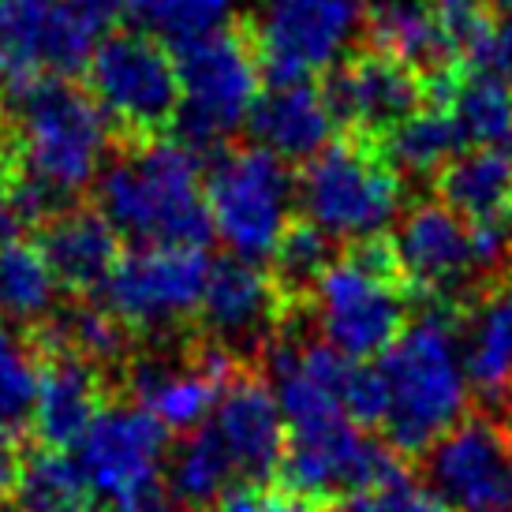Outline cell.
I'll return each mask as SVG.
<instances>
[{
    "label": "cell",
    "instance_id": "obj_1",
    "mask_svg": "<svg viewBox=\"0 0 512 512\" xmlns=\"http://www.w3.org/2000/svg\"><path fill=\"white\" fill-rule=\"evenodd\" d=\"M378 378L385 393L382 430L393 453H430L464 423L471 382L449 303L430 307L382 352Z\"/></svg>",
    "mask_w": 512,
    "mask_h": 512
},
{
    "label": "cell",
    "instance_id": "obj_2",
    "mask_svg": "<svg viewBox=\"0 0 512 512\" xmlns=\"http://www.w3.org/2000/svg\"><path fill=\"white\" fill-rule=\"evenodd\" d=\"M98 214L143 247H206L214 236L199 157L180 143L135 139L98 176Z\"/></svg>",
    "mask_w": 512,
    "mask_h": 512
},
{
    "label": "cell",
    "instance_id": "obj_3",
    "mask_svg": "<svg viewBox=\"0 0 512 512\" xmlns=\"http://www.w3.org/2000/svg\"><path fill=\"white\" fill-rule=\"evenodd\" d=\"M12 120V176L30 180L57 202H68L90 187L105 169L113 124L68 79H38L4 98Z\"/></svg>",
    "mask_w": 512,
    "mask_h": 512
},
{
    "label": "cell",
    "instance_id": "obj_4",
    "mask_svg": "<svg viewBox=\"0 0 512 512\" xmlns=\"http://www.w3.org/2000/svg\"><path fill=\"white\" fill-rule=\"evenodd\" d=\"M314 326L333 352L367 363L408 329V296L389 240L356 243L311 292Z\"/></svg>",
    "mask_w": 512,
    "mask_h": 512
},
{
    "label": "cell",
    "instance_id": "obj_5",
    "mask_svg": "<svg viewBox=\"0 0 512 512\" xmlns=\"http://www.w3.org/2000/svg\"><path fill=\"white\" fill-rule=\"evenodd\" d=\"M400 176L367 139L333 143L307 161L296 184L303 221L314 225L329 243H370L400 217Z\"/></svg>",
    "mask_w": 512,
    "mask_h": 512
},
{
    "label": "cell",
    "instance_id": "obj_6",
    "mask_svg": "<svg viewBox=\"0 0 512 512\" xmlns=\"http://www.w3.org/2000/svg\"><path fill=\"white\" fill-rule=\"evenodd\" d=\"M176 75H180V109L176 131L180 146L199 157L206 150H225V143L251 120L258 101L255 45L240 30H217L210 38L187 42L176 49Z\"/></svg>",
    "mask_w": 512,
    "mask_h": 512
},
{
    "label": "cell",
    "instance_id": "obj_7",
    "mask_svg": "<svg viewBox=\"0 0 512 512\" xmlns=\"http://www.w3.org/2000/svg\"><path fill=\"white\" fill-rule=\"evenodd\" d=\"M202 187L214 236L225 240L232 258L255 266L266 262L296 225V180L288 176L285 161L258 146L221 150L210 161Z\"/></svg>",
    "mask_w": 512,
    "mask_h": 512
},
{
    "label": "cell",
    "instance_id": "obj_8",
    "mask_svg": "<svg viewBox=\"0 0 512 512\" xmlns=\"http://www.w3.org/2000/svg\"><path fill=\"white\" fill-rule=\"evenodd\" d=\"M367 23L363 0H262L251 45L270 86L333 75Z\"/></svg>",
    "mask_w": 512,
    "mask_h": 512
},
{
    "label": "cell",
    "instance_id": "obj_9",
    "mask_svg": "<svg viewBox=\"0 0 512 512\" xmlns=\"http://www.w3.org/2000/svg\"><path fill=\"white\" fill-rule=\"evenodd\" d=\"M86 83L109 124L135 139H150L169 128L180 109L176 57H169V49L150 34L120 30L98 42L86 64Z\"/></svg>",
    "mask_w": 512,
    "mask_h": 512
},
{
    "label": "cell",
    "instance_id": "obj_10",
    "mask_svg": "<svg viewBox=\"0 0 512 512\" xmlns=\"http://www.w3.org/2000/svg\"><path fill=\"white\" fill-rule=\"evenodd\" d=\"M98 38L72 0H0V94L83 72Z\"/></svg>",
    "mask_w": 512,
    "mask_h": 512
},
{
    "label": "cell",
    "instance_id": "obj_11",
    "mask_svg": "<svg viewBox=\"0 0 512 512\" xmlns=\"http://www.w3.org/2000/svg\"><path fill=\"white\" fill-rule=\"evenodd\" d=\"M210 266L199 247H139L120 258L101 296L128 329L165 333L199 314Z\"/></svg>",
    "mask_w": 512,
    "mask_h": 512
},
{
    "label": "cell",
    "instance_id": "obj_12",
    "mask_svg": "<svg viewBox=\"0 0 512 512\" xmlns=\"http://www.w3.org/2000/svg\"><path fill=\"white\" fill-rule=\"evenodd\" d=\"M285 490L299 498H348L367 486H378L400 471L397 453L374 441L348 415L326 419L303 430H288L285 445Z\"/></svg>",
    "mask_w": 512,
    "mask_h": 512
},
{
    "label": "cell",
    "instance_id": "obj_13",
    "mask_svg": "<svg viewBox=\"0 0 512 512\" xmlns=\"http://www.w3.org/2000/svg\"><path fill=\"white\" fill-rule=\"evenodd\" d=\"M169 430L139 404H109L75 441L72 460L83 475L90 498L120 501L154 490V479L165 464Z\"/></svg>",
    "mask_w": 512,
    "mask_h": 512
},
{
    "label": "cell",
    "instance_id": "obj_14",
    "mask_svg": "<svg viewBox=\"0 0 512 512\" xmlns=\"http://www.w3.org/2000/svg\"><path fill=\"white\" fill-rule=\"evenodd\" d=\"M430 490L449 509L512 512V438L490 419H464L427 453Z\"/></svg>",
    "mask_w": 512,
    "mask_h": 512
},
{
    "label": "cell",
    "instance_id": "obj_15",
    "mask_svg": "<svg viewBox=\"0 0 512 512\" xmlns=\"http://www.w3.org/2000/svg\"><path fill=\"white\" fill-rule=\"evenodd\" d=\"M393 255L404 285L419 288L434 303L468 292L483 273L471 225L445 202H419L404 214L393 236Z\"/></svg>",
    "mask_w": 512,
    "mask_h": 512
},
{
    "label": "cell",
    "instance_id": "obj_16",
    "mask_svg": "<svg viewBox=\"0 0 512 512\" xmlns=\"http://www.w3.org/2000/svg\"><path fill=\"white\" fill-rule=\"evenodd\" d=\"M322 90L337 124H348L367 143H382L385 135H393L427 101L423 75L378 49L363 57H348L329 75Z\"/></svg>",
    "mask_w": 512,
    "mask_h": 512
},
{
    "label": "cell",
    "instance_id": "obj_17",
    "mask_svg": "<svg viewBox=\"0 0 512 512\" xmlns=\"http://www.w3.org/2000/svg\"><path fill=\"white\" fill-rule=\"evenodd\" d=\"M232 374V356L210 344L195 359L180 363L165 356H139L128 370V385L135 404L154 415L161 427L191 434L206 427V419H214L217 400Z\"/></svg>",
    "mask_w": 512,
    "mask_h": 512
},
{
    "label": "cell",
    "instance_id": "obj_18",
    "mask_svg": "<svg viewBox=\"0 0 512 512\" xmlns=\"http://www.w3.org/2000/svg\"><path fill=\"white\" fill-rule=\"evenodd\" d=\"M281 307H285V296L273 273L243 258H221L210 266L199 318L214 348L247 352L270 341L273 326L281 322Z\"/></svg>",
    "mask_w": 512,
    "mask_h": 512
},
{
    "label": "cell",
    "instance_id": "obj_19",
    "mask_svg": "<svg viewBox=\"0 0 512 512\" xmlns=\"http://www.w3.org/2000/svg\"><path fill=\"white\" fill-rule=\"evenodd\" d=\"M210 427L232 456L240 483H266L281 468L288 430L270 382H262L247 370H236L217 400Z\"/></svg>",
    "mask_w": 512,
    "mask_h": 512
},
{
    "label": "cell",
    "instance_id": "obj_20",
    "mask_svg": "<svg viewBox=\"0 0 512 512\" xmlns=\"http://www.w3.org/2000/svg\"><path fill=\"white\" fill-rule=\"evenodd\" d=\"M247 128L255 135L258 150L273 154L277 161H314L333 146L337 116L329 109V98L314 83H281L258 94Z\"/></svg>",
    "mask_w": 512,
    "mask_h": 512
},
{
    "label": "cell",
    "instance_id": "obj_21",
    "mask_svg": "<svg viewBox=\"0 0 512 512\" xmlns=\"http://www.w3.org/2000/svg\"><path fill=\"white\" fill-rule=\"evenodd\" d=\"M49 270L60 288L72 296H101L113 270L120 266V236L98 210H64L49 225H42V243Z\"/></svg>",
    "mask_w": 512,
    "mask_h": 512
},
{
    "label": "cell",
    "instance_id": "obj_22",
    "mask_svg": "<svg viewBox=\"0 0 512 512\" xmlns=\"http://www.w3.org/2000/svg\"><path fill=\"white\" fill-rule=\"evenodd\" d=\"M34 404V434L42 449H75L101 412V370L72 352H45Z\"/></svg>",
    "mask_w": 512,
    "mask_h": 512
},
{
    "label": "cell",
    "instance_id": "obj_23",
    "mask_svg": "<svg viewBox=\"0 0 512 512\" xmlns=\"http://www.w3.org/2000/svg\"><path fill=\"white\" fill-rule=\"evenodd\" d=\"M363 4L378 53L397 57L427 79L453 72L456 45L445 38L430 0H363Z\"/></svg>",
    "mask_w": 512,
    "mask_h": 512
},
{
    "label": "cell",
    "instance_id": "obj_24",
    "mask_svg": "<svg viewBox=\"0 0 512 512\" xmlns=\"http://www.w3.org/2000/svg\"><path fill=\"white\" fill-rule=\"evenodd\" d=\"M427 98L453 116L460 143L471 150H501L512 143V90L494 75H438Z\"/></svg>",
    "mask_w": 512,
    "mask_h": 512
},
{
    "label": "cell",
    "instance_id": "obj_25",
    "mask_svg": "<svg viewBox=\"0 0 512 512\" xmlns=\"http://www.w3.org/2000/svg\"><path fill=\"white\" fill-rule=\"evenodd\" d=\"M441 202L468 225L512 217V157L505 150H464L438 172Z\"/></svg>",
    "mask_w": 512,
    "mask_h": 512
},
{
    "label": "cell",
    "instance_id": "obj_26",
    "mask_svg": "<svg viewBox=\"0 0 512 512\" xmlns=\"http://www.w3.org/2000/svg\"><path fill=\"white\" fill-rule=\"evenodd\" d=\"M232 479L236 464L210 423L184 434L169 456V498L187 512L217 509V501L236 486Z\"/></svg>",
    "mask_w": 512,
    "mask_h": 512
},
{
    "label": "cell",
    "instance_id": "obj_27",
    "mask_svg": "<svg viewBox=\"0 0 512 512\" xmlns=\"http://www.w3.org/2000/svg\"><path fill=\"white\" fill-rule=\"evenodd\" d=\"M57 277L34 243L12 240L0 247V318L45 326L57 314Z\"/></svg>",
    "mask_w": 512,
    "mask_h": 512
},
{
    "label": "cell",
    "instance_id": "obj_28",
    "mask_svg": "<svg viewBox=\"0 0 512 512\" xmlns=\"http://www.w3.org/2000/svg\"><path fill=\"white\" fill-rule=\"evenodd\" d=\"M464 341V367L475 393L486 400H512V329L498 296L479 303L471 322L460 329Z\"/></svg>",
    "mask_w": 512,
    "mask_h": 512
},
{
    "label": "cell",
    "instance_id": "obj_29",
    "mask_svg": "<svg viewBox=\"0 0 512 512\" xmlns=\"http://www.w3.org/2000/svg\"><path fill=\"white\" fill-rule=\"evenodd\" d=\"M378 154L393 165L397 176H430L441 172L456 154H460V131L453 116L441 105H423L415 116H408L393 135H385Z\"/></svg>",
    "mask_w": 512,
    "mask_h": 512
},
{
    "label": "cell",
    "instance_id": "obj_30",
    "mask_svg": "<svg viewBox=\"0 0 512 512\" xmlns=\"http://www.w3.org/2000/svg\"><path fill=\"white\" fill-rule=\"evenodd\" d=\"M12 501L19 512H86L90 490L75 468L72 453L34 449L19 460Z\"/></svg>",
    "mask_w": 512,
    "mask_h": 512
},
{
    "label": "cell",
    "instance_id": "obj_31",
    "mask_svg": "<svg viewBox=\"0 0 512 512\" xmlns=\"http://www.w3.org/2000/svg\"><path fill=\"white\" fill-rule=\"evenodd\" d=\"M45 352H72L86 363H116L128 352V326L109 307H72L42 326Z\"/></svg>",
    "mask_w": 512,
    "mask_h": 512
},
{
    "label": "cell",
    "instance_id": "obj_32",
    "mask_svg": "<svg viewBox=\"0 0 512 512\" xmlns=\"http://www.w3.org/2000/svg\"><path fill=\"white\" fill-rule=\"evenodd\" d=\"M42 367L30 344L0 318V441L8 445L27 427H34Z\"/></svg>",
    "mask_w": 512,
    "mask_h": 512
},
{
    "label": "cell",
    "instance_id": "obj_33",
    "mask_svg": "<svg viewBox=\"0 0 512 512\" xmlns=\"http://www.w3.org/2000/svg\"><path fill=\"white\" fill-rule=\"evenodd\" d=\"M232 12H236V0H139L135 8L150 38L172 42L176 49L210 38L217 30H228Z\"/></svg>",
    "mask_w": 512,
    "mask_h": 512
},
{
    "label": "cell",
    "instance_id": "obj_34",
    "mask_svg": "<svg viewBox=\"0 0 512 512\" xmlns=\"http://www.w3.org/2000/svg\"><path fill=\"white\" fill-rule=\"evenodd\" d=\"M273 281L281 288L285 299H311L318 281L326 277V270L337 262L333 258V243L307 221H296L288 228V236L281 247L273 251Z\"/></svg>",
    "mask_w": 512,
    "mask_h": 512
},
{
    "label": "cell",
    "instance_id": "obj_35",
    "mask_svg": "<svg viewBox=\"0 0 512 512\" xmlns=\"http://www.w3.org/2000/svg\"><path fill=\"white\" fill-rule=\"evenodd\" d=\"M322 512H453V509L430 490V483H419L412 475L397 471L393 479L367 486L359 494H348V498H337Z\"/></svg>",
    "mask_w": 512,
    "mask_h": 512
},
{
    "label": "cell",
    "instance_id": "obj_36",
    "mask_svg": "<svg viewBox=\"0 0 512 512\" xmlns=\"http://www.w3.org/2000/svg\"><path fill=\"white\" fill-rule=\"evenodd\" d=\"M214 512H322L311 498H299L292 490H277L270 483H236Z\"/></svg>",
    "mask_w": 512,
    "mask_h": 512
},
{
    "label": "cell",
    "instance_id": "obj_37",
    "mask_svg": "<svg viewBox=\"0 0 512 512\" xmlns=\"http://www.w3.org/2000/svg\"><path fill=\"white\" fill-rule=\"evenodd\" d=\"M468 57L475 60V68L483 75H494L505 86H512V15L490 19L486 30L468 49Z\"/></svg>",
    "mask_w": 512,
    "mask_h": 512
},
{
    "label": "cell",
    "instance_id": "obj_38",
    "mask_svg": "<svg viewBox=\"0 0 512 512\" xmlns=\"http://www.w3.org/2000/svg\"><path fill=\"white\" fill-rule=\"evenodd\" d=\"M72 4L90 19V23H98L101 30L109 27V23H116L120 15H128L139 8V0H72Z\"/></svg>",
    "mask_w": 512,
    "mask_h": 512
},
{
    "label": "cell",
    "instance_id": "obj_39",
    "mask_svg": "<svg viewBox=\"0 0 512 512\" xmlns=\"http://www.w3.org/2000/svg\"><path fill=\"white\" fill-rule=\"evenodd\" d=\"M113 512H180V505L154 486V490H146L139 498H128V501H120V505H113Z\"/></svg>",
    "mask_w": 512,
    "mask_h": 512
},
{
    "label": "cell",
    "instance_id": "obj_40",
    "mask_svg": "<svg viewBox=\"0 0 512 512\" xmlns=\"http://www.w3.org/2000/svg\"><path fill=\"white\" fill-rule=\"evenodd\" d=\"M15 475H19V456L12 453V445H4V441H0V501L12 498Z\"/></svg>",
    "mask_w": 512,
    "mask_h": 512
},
{
    "label": "cell",
    "instance_id": "obj_41",
    "mask_svg": "<svg viewBox=\"0 0 512 512\" xmlns=\"http://www.w3.org/2000/svg\"><path fill=\"white\" fill-rule=\"evenodd\" d=\"M498 299H501V307H505V318H509V329H512V285L501 288Z\"/></svg>",
    "mask_w": 512,
    "mask_h": 512
},
{
    "label": "cell",
    "instance_id": "obj_42",
    "mask_svg": "<svg viewBox=\"0 0 512 512\" xmlns=\"http://www.w3.org/2000/svg\"><path fill=\"white\" fill-rule=\"evenodd\" d=\"M494 4H498V8H501L505 15H512V0H494Z\"/></svg>",
    "mask_w": 512,
    "mask_h": 512
},
{
    "label": "cell",
    "instance_id": "obj_43",
    "mask_svg": "<svg viewBox=\"0 0 512 512\" xmlns=\"http://www.w3.org/2000/svg\"><path fill=\"white\" fill-rule=\"evenodd\" d=\"M505 430H509V438H512V400H509V423H505Z\"/></svg>",
    "mask_w": 512,
    "mask_h": 512
},
{
    "label": "cell",
    "instance_id": "obj_44",
    "mask_svg": "<svg viewBox=\"0 0 512 512\" xmlns=\"http://www.w3.org/2000/svg\"><path fill=\"white\" fill-rule=\"evenodd\" d=\"M509 157H512V154H509Z\"/></svg>",
    "mask_w": 512,
    "mask_h": 512
}]
</instances>
